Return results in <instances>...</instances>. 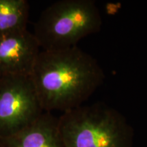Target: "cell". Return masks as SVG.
Returning a JSON list of instances; mask_svg holds the SVG:
<instances>
[{
	"mask_svg": "<svg viewBox=\"0 0 147 147\" xmlns=\"http://www.w3.org/2000/svg\"><path fill=\"white\" fill-rule=\"evenodd\" d=\"M31 77L45 112L63 113L82 106L104 83V69L78 47L40 51Z\"/></svg>",
	"mask_w": 147,
	"mask_h": 147,
	"instance_id": "cell-1",
	"label": "cell"
},
{
	"mask_svg": "<svg viewBox=\"0 0 147 147\" xmlns=\"http://www.w3.org/2000/svg\"><path fill=\"white\" fill-rule=\"evenodd\" d=\"M59 125L65 147H134V129L119 110L105 103L63 113Z\"/></svg>",
	"mask_w": 147,
	"mask_h": 147,
	"instance_id": "cell-2",
	"label": "cell"
},
{
	"mask_svg": "<svg viewBox=\"0 0 147 147\" xmlns=\"http://www.w3.org/2000/svg\"><path fill=\"white\" fill-rule=\"evenodd\" d=\"M102 18L93 0H61L47 7L34 25L43 51L76 47L80 40L100 31Z\"/></svg>",
	"mask_w": 147,
	"mask_h": 147,
	"instance_id": "cell-3",
	"label": "cell"
},
{
	"mask_svg": "<svg viewBox=\"0 0 147 147\" xmlns=\"http://www.w3.org/2000/svg\"><path fill=\"white\" fill-rule=\"evenodd\" d=\"M31 76L0 79V140L12 136L44 113Z\"/></svg>",
	"mask_w": 147,
	"mask_h": 147,
	"instance_id": "cell-4",
	"label": "cell"
},
{
	"mask_svg": "<svg viewBox=\"0 0 147 147\" xmlns=\"http://www.w3.org/2000/svg\"><path fill=\"white\" fill-rule=\"evenodd\" d=\"M40 49L27 29L0 38V75L31 76Z\"/></svg>",
	"mask_w": 147,
	"mask_h": 147,
	"instance_id": "cell-5",
	"label": "cell"
},
{
	"mask_svg": "<svg viewBox=\"0 0 147 147\" xmlns=\"http://www.w3.org/2000/svg\"><path fill=\"white\" fill-rule=\"evenodd\" d=\"M1 140L8 147H65L59 118L49 112H44L33 123Z\"/></svg>",
	"mask_w": 147,
	"mask_h": 147,
	"instance_id": "cell-6",
	"label": "cell"
},
{
	"mask_svg": "<svg viewBox=\"0 0 147 147\" xmlns=\"http://www.w3.org/2000/svg\"><path fill=\"white\" fill-rule=\"evenodd\" d=\"M29 12L26 0H0V38L27 29Z\"/></svg>",
	"mask_w": 147,
	"mask_h": 147,
	"instance_id": "cell-7",
	"label": "cell"
},
{
	"mask_svg": "<svg viewBox=\"0 0 147 147\" xmlns=\"http://www.w3.org/2000/svg\"><path fill=\"white\" fill-rule=\"evenodd\" d=\"M0 147H8L3 140H0Z\"/></svg>",
	"mask_w": 147,
	"mask_h": 147,
	"instance_id": "cell-8",
	"label": "cell"
},
{
	"mask_svg": "<svg viewBox=\"0 0 147 147\" xmlns=\"http://www.w3.org/2000/svg\"><path fill=\"white\" fill-rule=\"evenodd\" d=\"M1 75H0V79H1Z\"/></svg>",
	"mask_w": 147,
	"mask_h": 147,
	"instance_id": "cell-9",
	"label": "cell"
}]
</instances>
